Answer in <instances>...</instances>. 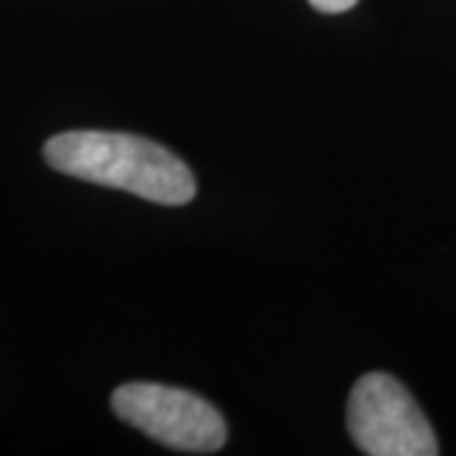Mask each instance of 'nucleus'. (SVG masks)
<instances>
[{
    "instance_id": "2",
    "label": "nucleus",
    "mask_w": 456,
    "mask_h": 456,
    "mask_svg": "<svg viewBox=\"0 0 456 456\" xmlns=\"http://www.w3.org/2000/svg\"><path fill=\"white\" fill-rule=\"evenodd\" d=\"M114 413L152 441L188 454H213L226 444L224 416L200 395L160 383H127L112 393Z\"/></svg>"
},
{
    "instance_id": "1",
    "label": "nucleus",
    "mask_w": 456,
    "mask_h": 456,
    "mask_svg": "<svg viewBox=\"0 0 456 456\" xmlns=\"http://www.w3.org/2000/svg\"><path fill=\"white\" fill-rule=\"evenodd\" d=\"M44 158L64 175L127 191L152 203L183 206L196 196V178L178 155L127 132H61L46 142Z\"/></svg>"
},
{
    "instance_id": "3",
    "label": "nucleus",
    "mask_w": 456,
    "mask_h": 456,
    "mask_svg": "<svg viewBox=\"0 0 456 456\" xmlns=\"http://www.w3.org/2000/svg\"><path fill=\"white\" fill-rule=\"evenodd\" d=\"M347 428L370 456H436L439 441L413 395L388 373H368L347 401Z\"/></svg>"
},
{
    "instance_id": "4",
    "label": "nucleus",
    "mask_w": 456,
    "mask_h": 456,
    "mask_svg": "<svg viewBox=\"0 0 456 456\" xmlns=\"http://www.w3.org/2000/svg\"><path fill=\"white\" fill-rule=\"evenodd\" d=\"M355 3H358V0H310V5L314 8V11H320V13H330V16H335V13H345V11L355 8Z\"/></svg>"
}]
</instances>
